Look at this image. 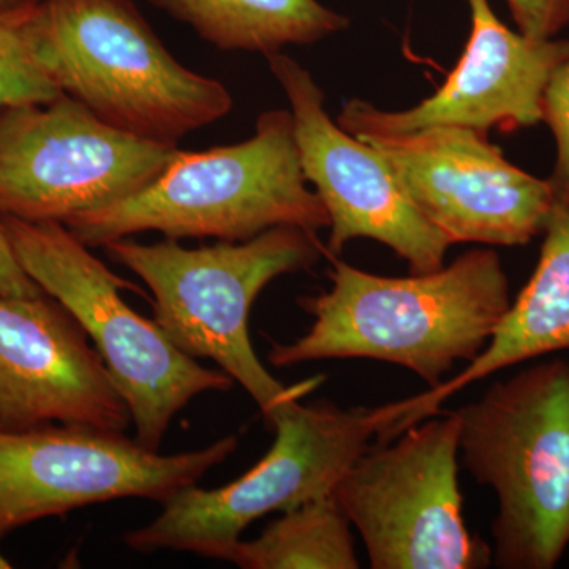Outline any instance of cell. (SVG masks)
<instances>
[{
  "instance_id": "1",
  "label": "cell",
  "mask_w": 569,
  "mask_h": 569,
  "mask_svg": "<svg viewBox=\"0 0 569 569\" xmlns=\"http://www.w3.org/2000/svg\"><path fill=\"white\" fill-rule=\"evenodd\" d=\"M331 290L299 299L313 317L305 336L274 343L276 367L321 359H373L410 370L430 388L456 362H473L511 307L509 280L492 249H473L437 271L385 277L335 258Z\"/></svg>"
},
{
  "instance_id": "2",
  "label": "cell",
  "mask_w": 569,
  "mask_h": 569,
  "mask_svg": "<svg viewBox=\"0 0 569 569\" xmlns=\"http://www.w3.org/2000/svg\"><path fill=\"white\" fill-rule=\"evenodd\" d=\"M89 249L159 231L168 239L239 242L276 227L329 228L323 201L307 186L290 110L264 112L238 144L179 152L148 187L63 222Z\"/></svg>"
},
{
  "instance_id": "3",
  "label": "cell",
  "mask_w": 569,
  "mask_h": 569,
  "mask_svg": "<svg viewBox=\"0 0 569 569\" xmlns=\"http://www.w3.org/2000/svg\"><path fill=\"white\" fill-rule=\"evenodd\" d=\"M134 272L153 295V321L193 359H211L260 407L266 425L288 403L318 387L312 378L284 387L254 353L249 316L261 291L277 277L309 271L323 247L317 233L276 227L239 242L186 249L176 239L140 244L119 239L103 247Z\"/></svg>"
},
{
  "instance_id": "4",
  "label": "cell",
  "mask_w": 569,
  "mask_h": 569,
  "mask_svg": "<svg viewBox=\"0 0 569 569\" xmlns=\"http://www.w3.org/2000/svg\"><path fill=\"white\" fill-rule=\"evenodd\" d=\"M456 413L463 467L498 500L492 565L556 568L569 549V361L493 381Z\"/></svg>"
},
{
  "instance_id": "5",
  "label": "cell",
  "mask_w": 569,
  "mask_h": 569,
  "mask_svg": "<svg viewBox=\"0 0 569 569\" xmlns=\"http://www.w3.org/2000/svg\"><path fill=\"white\" fill-rule=\"evenodd\" d=\"M41 61L112 129L174 144L233 108L222 82L176 61L132 0H39Z\"/></svg>"
},
{
  "instance_id": "6",
  "label": "cell",
  "mask_w": 569,
  "mask_h": 569,
  "mask_svg": "<svg viewBox=\"0 0 569 569\" xmlns=\"http://www.w3.org/2000/svg\"><path fill=\"white\" fill-rule=\"evenodd\" d=\"M396 421L392 403H288L269 422L274 443L257 466L222 488L182 489L164 501L159 518L127 533L123 542L134 552L176 550L228 561L254 520L335 493L370 440H387Z\"/></svg>"
},
{
  "instance_id": "7",
  "label": "cell",
  "mask_w": 569,
  "mask_h": 569,
  "mask_svg": "<svg viewBox=\"0 0 569 569\" xmlns=\"http://www.w3.org/2000/svg\"><path fill=\"white\" fill-rule=\"evenodd\" d=\"M11 249L44 293L58 299L88 332L130 413L142 447L159 451L171 419L198 395L230 391L222 369L201 366L153 320L123 301L126 280L110 271L61 222L0 216Z\"/></svg>"
},
{
  "instance_id": "8",
  "label": "cell",
  "mask_w": 569,
  "mask_h": 569,
  "mask_svg": "<svg viewBox=\"0 0 569 569\" xmlns=\"http://www.w3.org/2000/svg\"><path fill=\"white\" fill-rule=\"evenodd\" d=\"M460 422L438 411L367 448L336 486L373 569H482L492 548L468 531L459 485Z\"/></svg>"
},
{
  "instance_id": "9",
  "label": "cell",
  "mask_w": 569,
  "mask_h": 569,
  "mask_svg": "<svg viewBox=\"0 0 569 569\" xmlns=\"http://www.w3.org/2000/svg\"><path fill=\"white\" fill-rule=\"evenodd\" d=\"M179 152L112 129L66 93L0 108V216L67 222L140 192Z\"/></svg>"
},
{
  "instance_id": "10",
  "label": "cell",
  "mask_w": 569,
  "mask_h": 569,
  "mask_svg": "<svg viewBox=\"0 0 569 569\" xmlns=\"http://www.w3.org/2000/svg\"><path fill=\"white\" fill-rule=\"evenodd\" d=\"M239 447V436L163 456L123 432L80 426L0 429V539L36 520L121 498L170 500Z\"/></svg>"
},
{
  "instance_id": "11",
  "label": "cell",
  "mask_w": 569,
  "mask_h": 569,
  "mask_svg": "<svg viewBox=\"0 0 569 569\" xmlns=\"http://www.w3.org/2000/svg\"><path fill=\"white\" fill-rule=\"evenodd\" d=\"M411 203L455 244L526 246L556 206L552 183L509 163L486 133L459 126L362 133Z\"/></svg>"
},
{
  "instance_id": "12",
  "label": "cell",
  "mask_w": 569,
  "mask_h": 569,
  "mask_svg": "<svg viewBox=\"0 0 569 569\" xmlns=\"http://www.w3.org/2000/svg\"><path fill=\"white\" fill-rule=\"evenodd\" d=\"M266 58L290 103L302 173L328 211V253L365 238L395 250L411 274L443 268L451 242L418 212L383 156L329 118L323 91L301 63L282 52Z\"/></svg>"
},
{
  "instance_id": "13",
  "label": "cell",
  "mask_w": 569,
  "mask_h": 569,
  "mask_svg": "<svg viewBox=\"0 0 569 569\" xmlns=\"http://www.w3.org/2000/svg\"><path fill=\"white\" fill-rule=\"evenodd\" d=\"M126 432L129 406L88 332L50 295L0 296V429Z\"/></svg>"
},
{
  "instance_id": "14",
  "label": "cell",
  "mask_w": 569,
  "mask_h": 569,
  "mask_svg": "<svg viewBox=\"0 0 569 569\" xmlns=\"http://www.w3.org/2000/svg\"><path fill=\"white\" fill-rule=\"evenodd\" d=\"M471 33L466 51L432 97L406 111L378 110L365 100L343 104L337 123L346 132L402 133L459 126L511 132L542 121L541 99L550 74L569 58V40H533L511 31L489 0H467Z\"/></svg>"
},
{
  "instance_id": "15",
  "label": "cell",
  "mask_w": 569,
  "mask_h": 569,
  "mask_svg": "<svg viewBox=\"0 0 569 569\" xmlns=\"http://www.w3.org/2000/svg\"><path fill=\"white\" fill-rule=\"evenodd\" d=\"M542 234L537 269L511 302L486 350L458 376L396 402L399 419L389 437L437 415L449 397L475 381L530 359L569 350V204L553 206Z\"/></svg>"
},
{
  "instance_id": "16",
  "label": "cell",
  "mask_w": 569,
  "mask_h": 569,
  "mask_svg": "<svg viewBox=\"0 0 569 569\" xmlns=\"http://www.w3.org/2000/svg\"><path fill=\"white\" fill-rule=\"evenodd\" d=\"M222 51L269 56L312 44L347 29L348 20L318 0H151Z\"/></svg>"
},
{
  "instance_id": "17",
  "label": "cell",
  "mask_w": 569,
  "mask_h": 569,
  "mask_svg": "<svg viewBox=\"0 0 569 569\" xmlns=\"http://www.w3.org/2000/svg\"><path fill=\"white\" fill-rule=\"evenodd\" d=\"M228 561L242 569L361 567L350 520L335 493L288 509L257 539H241Z\"/></svg>"
},
{
  "instance_id": "18",
  "label": "cell",
  "mask_w": 569,
  "mask_h": 569,
  "mask_svg": "<svg viewBox=\"0 0 569 569\" xmlns=\"http://www.w3.org/2000/svg\"><path fill=\"white\" fill-rule=\"evenodd\" d=\"M29 0L0 13V108L48 103L62 96L41 61L36 36V9Z\"/></svg>"
},
{
  "instance_id": "19",
  "label": "cell",
  "mask_w": 569,
  "mask_h": 569,
  "mask_svg": "<svg viewBox=\"0 0 569 569\" xmlns=\"http://www.w3.org/2000/svg\"><path fill=\"white\" fill-rule=\"evenodd\" d=\"M542 121L557 142V163L552 178L557 203L569 204V58L550 74L541 99Z\"/></svg>"
},
{
  "instance_id": "20",
  "label": "cell",
  "mask_w": 569,
  "mask_h": 569,
  "mask_svg": "<svg viewBox=\"0 0 569 569\" xmlns=\"http://www.w3.org/2000/svg\"><path fill=\"white\" fill-rule=\"evenodd\" d=\"M519 32L550 40L569 24V0H508Z\"/></svg>"
},
{
  "instance_id": "21",
  "label": "cell",
  "mask_w": 569,
  "mask_h": 569,
  "mask_svg": "<svg viewBox=\"0 0 569 569\" xmlns=\"http://www.w3.org/2000/svg\"><path fill=\"white\" fill-rule=\"evenodd\" d=\"M41 295H44V291L22 269L0 220V296L2 298H37Z\"/></svg>"
},
{
  "instance_id": "22",
  "label": "cell",
  "mask_w": 569,
  "mask_h": 569,
  "mask_svg": "<svg viewBox=\"0 0 569 569\" xmlns=\"http://www.w3.org/2000/svg\"><path fill=\"white\" fill-rule=\"evenodd\" d=\"M28 2L29 0H0V13H2V11L18 9V7H22Z\"/></svg>"
},
{
  "instance_id": "23",
  "label": "cell",
  "mask_w": 569,
  "mask_h": 569,
  "mask_svg": "<svg viewBox=\"0 0 569 569\" xmlns=\"http://www.w3.org/2000/svg\"><path fill=\"white\" fill-rule=\"evenodd\" d=\"M13 568V565L10 563V560L7 557H3V553L0 552V569H10Z\"/></svg>"
}]
</instances>
